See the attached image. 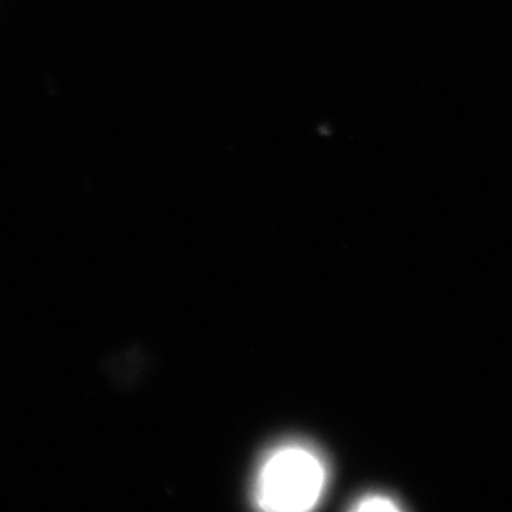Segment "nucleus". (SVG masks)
I'll list each match as a JSON object with an SVG mask.
<instances>
[{"instance_id":"f257e3e1","label":"nucleus","mask_w":512,"mask_h":512,"mask_svg":"<svg viewBox=\"0 0 512 512\" xmlns=\"http://www.w3.org/2000/svg\"><path fill=\"white\" fill-rule=\"evenodd\" d=\"M327 469L307 446L287 445L272 451L256 479V503L264 511L304 512L324 494Z\"/></svg>"},{"instance_id":"f03ea898","label":"nucleus","mask_w":512,"mask_h":512,"mask_svg":"<svg viewBox=\"0 0 512 512\" xmlns=\"http://www.w3.org/2000/svg\"><path fill=\"white\" fill-rule=\"evenodd\" d=\"M357 511L363 512H383V511H398L397 503H393L392 499L382 494H373V496H367L363 498L360 503L357 504Z\"/></svg>"}]
</instances>
